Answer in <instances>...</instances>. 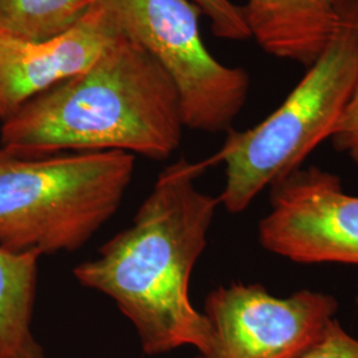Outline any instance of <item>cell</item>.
Returning <instances> with one entry per match:
<instances>
[{"mask_svg": "<svg viewBox=\"0 0 358 358\" xmlns=\"http://www.w3.org/2000/svg\"><path fill=\"white\" fill-rule=\"evenodd\" d=\"M301 358H358V340L334 319L320 341Z\"/></svg>", "mask_w": 358, "mask_h": 358, "instance_id": "4fadbf2b", "label": "cell"}, {"mask_svg": "<svg viewBox=\"0 0 358 358\" xmlns=\"http://www.w3.org/2000/svg\"><path fill=\"white\" fill-rule=\"evenodd\" d=\"M208 159H179L159 174L130 226L73 268L83 287L108 296L148 356L192 346L206 355L213 329L192 306V269L207 247L219 198L195 186Z\"/></svg>", "mask_w": 358, "mask_h": 358, "instance_id": "6da1fadb", "label": "cell"}, {"mask_svg": "<svg viewBox=\"0 0 358 358\" xmlns=\"http://www.w3.org/2000/svg\"><path fill=\"white\" fill-rule=\"evenodd\" d=\"M96 0H0V36L41 41L55 38L90 11Z\"/></svg>", "mask_w": 358, "mask_h": 358, "instance_id": "8fae6325", "label": "cell"}, {"mask_svg": "<svg viewBox=\"0 0 358 358\" xmlns=\"http://www.w3.org/2000/svg\"><path fill=\"white\" fill-rule=\"evenodd\" d=\"M125 152L20 157L0 149V247L38 255L83 248L115 217L134 174Z\"/></svg>", "mask_w": 358, "mask_h": 358, "instance_id": "277c9868", "label": "cell"}, {"mask_svg": "<svg viewBox=\"0 0 358 358\" xmlns=\"http://www.w3.org/2000/svg\"><path fill=\"white\" fill-rule=\"evenodd\" d=\"M332 38L282 105L254 128L230 129L211 158L226 166L217 196L231 214H241L264 189L288 177L309 154L331 140L358 84V0H337Z\"/></svg>", "mask_w": 358, "mask_h": 358, "instance_id": "3957f363", "label": "cell"}, {"mask_svg": "<svg viewBox=\"0 0 358 358\" xmlns=\"http://www.w3.org/2000/svg\"><path fill=\"white\" fill-rule=\"evenodd\" d=\"M331 140L336 150L349 155L358 165V84Z\"/></svg>", "mask_w": 358, "mask_h": 358, "instance_id": "5bb4252c", "label": "cell"}, {"mask_svg": "<svg viewBox=\"0 0 358 358\" xmlns=\"http://www.w3.org/2000/svg\"><path fill=\"white\" fill-rule=\"evenodd\" d=\"M250 36L271 56L313 64L337 26V0H245L241 7Z\"/></svg>", "mask_w": 358, "mask_h": 358, "instance_id": "9c48e42d", "label": "cell"}, {"mask_svg": "<svg viewBox=\"0 0 358 358\" xmlns=\"http://www.w3.org/2000/svg\"><path fill=\"white\" fill-rule=\"evenodd\" d=\"M38 259L0 247V358H45L32 329Z\"/></svg>", "mask_w": 358, "mask_h": 358, "instance_id": "30bf717a", "label": "cell"}, {"mask_svg": "<svg viewBox=\"0 0 358 358\" xmlns=\"http://www.w3.org/2000/svg\"><path fill=\"white\" fill-rule=\"evenodd\" d=\"M118 32L109 13L94 3L75 26L55 38L26 41L0 36V120L40 93L87 71Z\"/></svg>", "mask_w": 358, "mask_h": 358, "instance_id": "ba28073f", "label": "cell"}, {"mask_svg": "<svg viewBox=\"0 0 358 358\" xmlns=\"http://www.w3.org/2000/svg\"><path fill=\"white\" fill-rule=\"evenodd\" d=\"M337 310L333 296L310 289L278 297L260 284L217 287L203 308L213 345L196 358H301L324 337Z\"/></svg>", "mask_w": 358, "mask_h": 358, "instance_id": "8992f818", "label": "cell"}, {"mask_svg": "<svg viewBox=\"0 0 358 358\" xmlns=\"http://www.w3.org/2000/svg\"><path fill=\"white\" fill-rule=\"evenodd\" d=\"M259 224L263 248L296 263L358 266V196L320 167H300L271 187Z\"/></svg>", "mask_w": 358, "mask_h": 358, "instance_id": "52a82bcc", "label": "cell"}, {"mask_svg": "<svg viewBox=\"0 0 358 358\" xmlns=\"http://www.w3.org/2000/svg\"><path fill=\"white\" fill-rule=\"evenodd\" d=\"M117 28L164 68L178 92L185 128L229 131L242 112L250 77L206 48L202 11L192 0H96Z\"/></svg>", "mask_w": 358, "mask_h": 358, "instance_id": "5b68a950", "label": "cell"}, {"mask_svg": "<svg viewBox=\"0 0 358 358\" xmlns=\"http://www.w3.org/2000/svg\"><path fill=\"white\" fill-rule=\"evenodd\" d=\"M183 128L174 83L120 31L87 71L3 120L0 149L20 157L115 150L162 161L178 149Z\"/></svg>", "mask_w": 358, "mask_h": 358, "instance_id": "7a4b0ae2", "label": "cell"}, {"mask_svg": "<svg viewBox=\"0 0 358 358\" xmlns=\"http://www.w3.org/2000/svg\"><path fill=\"white\" fill-rule=\"evenodd\" d=\"M211 23V29L217 38L231 41L251 38L244 22L241 7L231 0H192Z\"/></svg>", "mask_w": 358, "mask_h": 358, "instance_id": "7c38bea8", "label": "cell"}]
</instances>
